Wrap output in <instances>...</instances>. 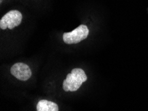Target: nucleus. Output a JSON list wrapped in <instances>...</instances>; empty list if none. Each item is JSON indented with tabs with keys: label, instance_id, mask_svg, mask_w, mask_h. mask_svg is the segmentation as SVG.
Listing matches in <instances>:
<instances>
[{
	"label": "nucleus",
	"instance_id": "f257e3e1",
	"mask_svg": "<svg viewBox=\"0 0 148 111\" xmlns=\"http://www.w3.org/2000/svg\"><path fill=\"white\" fill-rule=\"evenodd\" d=\"M86 81L87 76L84 70L76 68L72 70L71 73L67 74L66 79L62 83V89L66 92L76 91Z\"/></svg>",
	"mask_w": 148,
	"mask_h": 111
},
{
	"label": "nucleus",
	"instance_id": "f03ea898",
	"mask_svg": "<svg viewBox=\"0 0 148 111\" xmlns=\"http://www.w3.org/2000/svg\"><path fill=\"white\" fill-rule=\"evenodd\" d=\"M89 35V29L86 25H80L71 32L64 33L63 41L66 44H77L86 39Z\"/></svg>",
	"mask_w": 148,
	"mask_h": 111
},
{
	"label": "nucleus",
	"instance_id": "7ed1b4c3",
	"mask_svg": "<svg viewBox=\"0 0 148 111\" xmlns=\"http://www.w3.org/2000/svg\"><path fill=\"white\" fill-rule=\"evenodd\" d=\"M23 16L21 13L17 10H11L4 15L0 21L1 29H13L21 24Z\"/></svg>",
	"mask_w": 148,
	"mask_h": 111
},
{
	"label": "nucleus",
	"instance_id": "20e7f679",
	"mask_svg": "<svg viewBox=\"0 0 148 111\" xmlns=\"http://www.w3.org/2000/svg\"><path fill=\"white\" fill-rule=\"evenodd\" d=\"M12 75L20 81H25L29 79L32 72L29 67L23 63H17L10 69Z\"/></svg>",
	"mask_w": 148,
	"mask_h": 111
},
{
	"label": "nucleus",
	"instance_id": "39448f33",
	"mask_svg": "<svg viewBox=\"0 0 148 111\" xmlns=\"http://www.w3.org/2000/svg\"><path fill=\"white\" fill-rule=\"evenodd\" d=\"M37 111H59V106L53 102L41 100L37 105Z\"/></svg>",
	"mask_w": 148,
	"mask_h": 111
},
{
	"label": "nucleus",
	"instance_id": "423d86ee",
	"mask_svg": "<svg viewBox=\"0 0 148 111\" xmlns=\"http://www.w3.org/2000/svg\"><path fill=\"white\" fill-rule=\"evenodd\" d=\"M2 2H3V0H0V3H2Z\"/></svg>",
	"mask_w": 148,
	"mask_h": 111
}]
</instances>
